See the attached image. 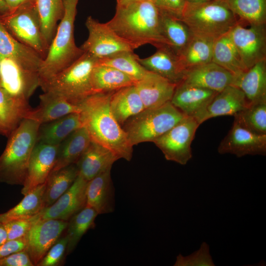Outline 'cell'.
<instances>
[{
    "label": "cell",
    "mask_w": 266,
    "mask_h": 266,
    "mask_svg": "<svg viewBox=\"0 0 266 266\" xmlns=\"http://www.w3.org/2000/svg\"><path fill=\"white\" fill-rule=\"evenodd\" d=\"M9 12L8 8L4 0H0V15H3Z\"/></svg>",
    "instance_id": "50"
},
{
    "label": "cell",
    "mask_w": 266,
    "mask_h": 266,
    "mask_svg": "<svg viewBox=\"0 0 266 266\" xmlns=\"http://www.w3.org/2000/svg\"><path fill=\"white\" fill-rule=\"evenodd\" d=\"M91 141L90 135L83 126L72 133L59 145L56 163L52 171L76 164Z\"/></svg>",
    "instance_id": "29"
},
{
    "label": "cell",
    "mask_w": 266,
    "mask_h": 266,
    "mask_svg": "<svg viewBox=\"0 0 266 266\" xmlns=\"http://www.w3.org/2000/svg\"><path fill=\"white\" fill-rule=\"evenodd\" d=\"M214 40L193 35L179 55L181 64L187 71L212 62Z\"/></svg>",
    "instance_id": "36"
},
{
    "label": "cell",
    "mask_w": 266,
    "mask_h": 266,
    "mask_svg": "<svg viewBox=\"0 0 266 266\" xmlns=\"http://www.w3.org/2000/svg\"><path fill=\"white\" fill-rule=\"evenodd\" d=\"M234 119L252 132L266 135V101L249 105L235 116Z\"/></svg>",
    "instance_id": "41"
},
{
    "label": "cell",
    "mask_w": 266,
    "mask_h": 266,
    "mask_svg": "<svg viewBox=\"0 0 266 266\" xmlns=\"http://www.w3.org/2000/svg\"><path fill=\"white\" fill-rule=\"evenodd\" d=\"M98 215L93 208L86 205L69 219L66 235L68 240L66 256L73 252L86 233L94 228Z\"/></svg>",
    "instance_id": "38"
},
{
    "label": "cell",
    "mask_w": 266,
    "mask_h": 266,
    "mask_svg": "<svg viewBox=\"0 0 266 266\" xmlns=\"http://www.w3.org/2000/svg\"><path fill=\"white\" fill-rule=\"evenodd\" d=\"M106 24L133 50L147 44L156 48L170 46L163 34L161 11L152 0L116 6L114 15Z\"/></svg>",
    "instance_id": "1"
},
{
    "label": "cell",
    "mask_w": 266,
    "mask_h": 266,
    "mask_svg": "<svg viewBox=\"0 0 266 266\" xmlns=\"http://www.w3.org/2000/svg\"><path fill=\"white\" fill-rule=\"evenodd\" d=\"M44 39L49 45L65 13V0H35Z\"/></svg>",
    "instance_id": "33"
},
{
    "label": "cell",
    "mask_w": 266,
    "mask_h": 266,
    "mask_svg": "<svg viewBox=\"0 0 266 266\" xmlns=\"http://www.w3.org/2000/svg\"><path fill=\"white\" fill-rule=\"evenodd\" d=\"M78 175L75 164L52 171L45 182L43 198L44 208L52 205L65 193Z\"/></svg>",
    "instance_id": "32"
},
{
    "label": "cell",
    "mask_w": 266,
    "mask_h": 266,
    "mask_svg": "<svg viewBox=\"0 0 266 266\" xmlns=\"http://www.w3.org/2000/svg\"><path fill=\"white\" fill-rule=\"evenodd\" d=\"M40 219L41 212L31 217L14 220L5 224L7 240L26 236L32 228Z\"/></svg>",
    "instance_id": "44"
},
{
    "label": "cell",
    "mask_w": 266,
    "mask_h": 266,
    "mask_svg": "<svg viewBox=\"0 0 266 266\" xmlns=\"http://www.w3.org/2000/svg\"><path fill=\"white\" fill-rule=\"evenodd\" d=\"M249 105L243 93L231 85L217 93L204 109L194 118L200 125L215 117L225 115L234 117Z\"/></svg>",
    "instance_id": "17"
},
{
    "label": "cell",
    "mask_w": 266,
    "mask_h": 266,
    "mask_svg": "<svg viewBox=\"0 0 266 266\" xmlns=\"http://www.w3.org/2000/svg\"><path fill=\"white\" fill-rule=\"evenodd\" d=\"M234 75L211 62L186 71L182 82L220 92L232 84Z\"/></svg>",
    "instance_id": "20"
},
{
    "label": "cell",
    "mask_w": 266,
    "mask_h": 266,
    "mask_svg": "<svg viewBox=\"0 0 266 266\" xmlns=\"http://www.w3.org/2000/svg\"><path fill=\"white\" fill-rule=\"evenodd\" d=\"M45 182L39 185L24 195V198L16 205L7 211L0 214V223L31 217L41 211L44 208L43 195Z\"/></svg>",
    "instance_id": "34"
},
{
    "label": "cell",
    "mask_w": 266,
    "mask_h": 266,
    "mask_svg": "<svg viewBox=\"0 0 266 266\" xmlns=\"http://www.w3.org/2000/svg\"><path fill=\"white\" fill-rule=\"evenodd\" d=\"M8 8L9 12L17 8L29 3H33L35 2V0H4Z\"/></svg>",
    "instance_id": "48"
},
{
    "label": "cell",
    "mask_w": 266,
    "mask_h": 266,
    "mask_svg": "<svg viewBox=\"0 0 266 266\" xmlns=\"http://www.w3.org/2000/svg\"><path fill=\"white\" fill-rule=\"evenodd\" d=\"M67 238L65 235L60 237L51 247L36 266H59L65 261L67 245Z\"/></svg>",
    "instance_id": "43"
},
{
    "label": "cell",
    "mask_w": 266,
    "mask_h": 266,
    "mask_svg": "<svg viewBox=\"0 0 266 266\" xmlns=\"http://www.w3.org/2000/svg\"><path fill=\"white\" fill-rule=\"evenodd\" d=\"M39 85L38 72L25 67L12 58L0 57V87L10 97L29 102Z\"/></svg>",
    "instance_id": "10"
},
{
    "label": "cell",
    "mask_w": 266,
    "mask_h": 266,
    "mask_svg": "<svg viewBox=\"0 0 266 266\" xmlns=\"http://www.w3.org/2000/svg\"><path fill=\"white\" fill-rule=\"evenodd\" d=\"M39 105L32 108L25 118L32 119L40 124L58 119L69 114L79 113L80 105L73 104L66 99L50 93L39 96Z\"/></svg>",
    "instance_id": "25"
},
{
    "label": "cell",
    "mask_w": 266,
    "mask_h": 266,
    "mask_svg": "<svg viewBox=\"0 0 266 266\" xmlns=\"http://www.w3.org/2000/svg\"><path fill=\"white\" fill-rule=\"evenodd\" d=\"M35 2L21 6L4 15H0V19L15 39L33 49L44 59L49 46L42 33Z\"/></svg>",
    "instance_id": "8"
},
{
    "label": "cell",
    "mask_w": 266,
    "mask_h": 266,
    "mask_svg": "<svg viewBox=\"0 0 266 266\" xmlns=\"http://www.w3.org/2000/svg\"><path fill=\"white\" fill-rule=\"evenodd\" d=\"M138 60L147 70L176 85L184 79L186 71L181 64L179 56L169 46L158 47L152 55L145 58L138 57Z\"/></svg>",
    "instance_id": "18"
},
{
    "label": "cell",
    "mask_w": 266,
    "mask_h": 266,
    "mask_svg": "<svg viewBox=\"0 0 266 266\" xmlns=\"http://www.w3.org/2000/svg\"><path fill=\"white\" fill-rule=\"evenodd\" d=\"M119 159L105 147L91 140L75 164L78 175L87 181L111 168Z\"/></svg>",
    "instance_id": "23"
},
{
    "label": "cell",
    "mask_w": 266,
    "mask_h": 266,
    "mask_svg": "<svg viewBox=\"0 0 266 266\" xmlns=\"http://www.w3.org/2000/svg\"><path fill=\"white\" fill-rule=\"evenodd\" d=\"M111 168L88 182L86 205L99 214L112 213L115 209V189L111 177Z\"/></svg>",
    "instance_id": "21"
},
{
    "label": "cell",
    "mask_w": 266,
    "mask_h": 266,
    "mask_svg": "<svg viewBox=\"0 0 266 266\" xmlns=\"http://www.w3.org/2000/svg\"><path fill=\"white\" fill-rule=\"evenodd\" d=\"M212 62L234 75L246 70L228 33L214 40Z\"/></svg>",
    "instance_id": "35"
},
{
    "label": "cell",
    "mask_w": 266,
    "mask_h": 266,
    "mask_svg": "<svg viewBox=\"0 0 266 266\" xmlns=\"http://www.w3.org/2000/svg\"><path fill=\"white\" fill-rule=\"evenodd\" d=\"M78 175L70 188L54 203L41 211V219H54L68 221L86 206L88 183Z\"/></svg>",
    "instance_id": "15"
},
{
    "label": "cell",
    "mask_w": 266,
    "mask_h": 266,
    "mask_svg": "<svg viewBox=\"0 0 266 266\" xmlns=\"http://www.w3.org/2000/svg\"><path fill=\"white\" fill-rule=\"evenodd\" d=\"M40 125L32 119H24L7 137L5 149L0 156V183L24 185Z\"/></svg>",
    "instance_id": "3"
},
{
    "label": "cell",
    "mask_w": 266,
    "mask_h": 266,
    "mask_svg": "<svg viewBox=\"0 0 266 266\" xmlns=\"http://www.w3.org/2000/svg\"><path fill=\"white\" fill-rule=\"evenodd\" d=\"M68 221L40 219L27 235V250L34 266H36L51 247L66 230Z\"/></svg>",
    "instance_id": "14"
},
{
    "label": "cell",
    "mask_w": 266,
    "mask_h": 266,
    "mask_svg": "<svg viewBox=\"0 0 266 266\" xmlns=\"http://www.w3.org/2000/svg\"><path fill=\"white\" fill-rule=\"evenodd\" d=\"M239 20L248 25L266 23V0H224Z\"/></svg>",
    "instance_id": "40"
},
{
    "label": "cell",
    "mask_w": 266,
    "mask_h": 266,
    "mask_svg": "<svg viewBox=\"0 0 266 266\" xmlns=\"http://www.w3.org/2000/svg\"><path fill=\"white\" fill-rule=\"evenodd\" d=\"M82 127L79 113L69 114L41 124L38 130L36 143L59 145L72 133Z\"/></svg>",
    "instance_id": "27"
},
{
    "label": "cell",
    "mask_w": 266,
    "mask_h": 266,
    "mask_svg": "<svg viewBox=\"0 0 266 266\" xmlns=\"http://www.w3.org/2000/svg\"><path fill=\"white\" fill-rule=\"evenodd\" d=\"M133 51H123L98 59L97 64L114 68L137 81L148 71L138 62Z\"/></svg>",
    "instance_id": "39"
},
{
    "label": "cell",
    "mask_w": 266,
    "mask_h": 266,
    "mask_svg": "<svg viewBox=\"0 0 266 266\" xmlns=\"http://www.w3.org/2000/svg\"><path fill=\"white\" fill-rule=\"evenodd\" d=\"M0 57L12 58L25 67L37 72L43 61L37 52L15 39L5 28L0 19Z\"/></svg>",
    "instance_id": "26"
},
{
    "label": "cell",
    "mask_w": 266,
    "mask_h": 266,
    "mask_svg": "<svg viewBox=\"0 0 266 266\" xmlns=\"http://www.w3.org/2000/svg\"><path fill=\"white\" fill-rule=\"evenodd\" d=\"M218 151L237 157L251 155H266V135L256 134L234 120L228 134L220 142Z\"/></svg>",
    "instance_id": "13"
},
{
    "label": "cell",
    "mask_w": 266,
    "mask_h": 266,
    "mask_svg": "<svg viewBox=\"0 0 266 266\" xmlns=\"http://www.w3.org/2000/svg\"><path fill=\"white\" fill-rule=\"evenodd\" d=\"M98 59L84 52L71 65L40 83L39 87L43 92L53 94L79 105L87 97L95 94L91 77Z\"/></svg>",
    "instance_id": "6"
},
{
    "label": "cell",
    "mask_w": 266,
    "mask_h": 266,
    "mask_svg": "<svg viewBox=\"0 0 266 266\" xmlns=\"http://www.w3.org/2000/svg\"><path fill=\"white\" fill-rule=\"evenodd\" d=\"M78 1L65 0L64 16L38 71L40 84L69 66L84 53L76 45L74 36Z\"/></svg>",
    "instance_id": "4"
},
{
    "label": "cell",
    "mask_w": 266,
    "mask_h": 266,
    "mask_svg": "<svg viewBox=\"0 0 266 266\" xmlns=\"http://www.w3.org/2000/svg\"><path fill=\"white\" fill-rule=\"evenodd\" d=\"M0 266H34L27 249L0 259Z\"/></svg>",
    "instance_id": "46"
},
{
    "label": "cell",
    "mask_w": 266,
    "mask_h": 266,
    "mask_svg": "<svg viewBox=\"0 0 266 266\" xmlns=\"http://www.w3.org/2000/svg\"><path fill=\"white\" fill-rule=\"evenodd\" d=\"M154 2L161 11L180 19L186 3L185 0H154Z\"/></svg>",
    "instance_id": "45"
},
{
    "label": "cell",
    "mask_w": 266,
    "mask_h": 266,
    "mask_svg": "<svg viewBox=\"0 0 266 266\" xmlns=\"http://www.w3.org/2000/svg\"><path fill=\"white\" fill-rule=\"evenodd\" d=\"M27 235L18 239L7 240L0 244V259L13 253L27 249Z\"/></svg>",
    "instance_id": "47"
},
{
    "label": "cell",
    "mask_w": 266,
    "mask_h": 266,
    "mask_svg": "<svg viewBox=\"0 0 266 266\" xmlns=\"http://www.w3.org/2000/svg\"><path fill=\"white\" fill-rule=\"evenodd\" d=\"M217 93L181 82L176 85L170 102L185 116L194 117L204 109Z\"/></svg>",
    "instance_id": "22"
},
{
    "label": "cell",
    "mask_w": 266,
    "mask_h": 266,
    "mask_svg": "<svg viewBox=\"0 0 266 266\" xmlns=\"http://www.w3.org/2000/svg\"><path fill=\"white\" fill-rule=\"evenodd\" d=\"M161 13L163 34L170 47L179 56L194 35L180 18L162 11Z\"/></svg>",
    "instance_id": "37"
},
{
    "label": "cell",
    "mask_w": 266,
    "mask_h": 266,
    "mask_svg": "<svg viewBox=\"0 0 266 266\" xmlns=\"http://www.w3.org/2000/svg\"><path fill=\"white\" fill-rule=\"evenodd\" d=\"M200 125L194 117L185 116L153 142L167 160L185 165L192 157L191 145Z\"/></svg>",
    "instance_id": "9"
},
{
    "label": "cell",
    "mask_w": 266,
    "mask_h": 266,
    "mask_svg": "<svg viewBox=\"0 0 266 266\" xmlns=\"http://www.w3.org/2000/svg\"><path fill=\"white\" fill-rule=\"evenodd\" d=\"M185 1L187 3H200L205 2L211 0H185Z\"/></svg>",
    "instance_id": "52"
},
{
    "label": "cell",
    "mask_w": 266,
    "mask_h": 266,
    "mask_svg": "<svg viewBox=\"0 0 266 266\" xmlns=\"http://www.w3.org/2000/svg\"><path fill=\"white\" fill-rule=\"evenodd\" d=\"M91 80L95 93L113 92L123 88L133 86L136 82L128 75L114 68L97 63L93 68Z\"/></svg>",
    "instance_id": "31"
},
{
    "label": "cell",
    "mask_w": 266,
    "mask_h": 266,
    "mask_svg": "<svg viewBox=\"0 0 266 266\" xmlns=\"http://www.w3.org/2000/svg\"><path fill=\"white\" fill-rule=\"evenodd\" d=\"M143 0H116V6H123L135 1ZM154 1V0H151Z\"/></svg>",
    "instance_id": "51"
},
{
    "label": "cell",
    "mask_w": 266,
    "mask_h": 266,
    "mask_svg": "<svg viewBox=\"0 0 266 266\" xmlns=\"http://www.w3.org/2000/svg\"><path fill=\"white\" fill-rule=\"evenodd\" d=\"M85 26L88 36L80 47L84 52L100 59L120 52L133 51L132 46L113 32L106 23H100L90 16L85 21Z\"/></svg>",
    "instance_id": "12"
},
{
    "label": "cell",
    "mask_w": 266,
    "mask_h": 266,
    "mask_svg": "<svg viewBox=\"0 0 266 266\" xmlns=\"http://www.w3.org/2000/svg\"><path fill=\"white\" fill-rule=\"evenodd\" d=\"M232 85L243 93L249 105L266 101V59L234 75Z\"/></svg>",
    "instance_id": "24"
},
{
    "label": "cell",
    "mask_w": 266,
    "mask_h": 266,
    "mask_svg": "<svg viewBox=\"0 0 266 266\" xmlns=\"http://www.w3.org/2000/svg\"><path fill=\"white\" fill-rule=\"evenodd\" d=\"M176 85L148 70L136 81L134 86L145 109L156 108L170 101Z\"/></svg>",
    "instance_id": "19"
},
{
    "label": "cell",
    "mask_w": 266,
    "mask_h": 266,
    "mask_svg": "<svg viewBox=\"0 0 266 266\" xmlns=\"http://www.w3.org/2000/svg\"><path fill=\"white\" fill-rule=\"evenodd\" d=\"M181 19L194 35L213 40L229 33L240 21L224 0L186 2Z\"/></svg>",
    "instance_id": "5"
},
{
    "label": "cell",
    "mask_w": 266,
    "mask_h": 266,
    "mask_svg": "<svg viewBox=\"0 0 266 266\" xmlns=\"http://www.w3.org/2000/svg\"><path fill=\"white\" fill-rule=\"evenodd\" d=\"M109 105L114 117L121 126L145 109L134 85L114 92L110 97Z\"/></svg>",
    "instance_id": "28"
},
{
    "label": "cell",
    "mask_w": 266,
    "mask_h": 266,
    "mask_svg": "<svg viewBox=\"0 0 266 266\" xmlns=\"http://www.w3.org/2000/svg\"><path fill=\"white\" fill-rule=\"evenodd\" d=\"M31 109L29 102L12 98L0 87V134L8 137Z\"/></svg>",
    "instance_id": "30"
},
{
    "label": "cell",
    "mask_w": 266,
    "mask_h": 266,
    "mask_svg": "<svg viewBox=\"0 0 266 266\" xmlns=\"http://www.w3.org/2000/svg\"><path fill=\"white\" fill-rule=\"evenodd\" d=\"M59 145L36 143L31 156L26 179L21 190L24 196L46 182L55 166Z\"/></svg>",
    "instance_id": "16"
},
{
    "label": "cell",
    "mask_w": 266,
    "mask_h": 266,
    "mask_svg": "<svg viewBox=\"0 0 266 266\" xmlns=\"http://www.w3.org/2000/svg\"><path fill=\"white\" fill-rule=\"evenodd\" d=\"M185 116L170 101L160 106L143 110L129 119L123 129L132 146L153 142Z\"/></svg>",
    "instance_id": "7"
},
{
    "label": "cell",
    "mask_w": 266,
    "mask_h": 266,
    "mask_svg": "<svg viewBox=\"0 0 266 266\" xmlns=\"http://www.w3.org/2000/svg\"><path fill=\"white\" fill-rule=\"evenodd\" d=\"M7 240V234L4 224L0 223V244Z\"/></svg>",
    "instance_id": "49"
},
{
    "label": "cell",
    "mask_w": 266,
    "mask_h": 266,
    "mask_svg": "<svg viewBox=\"0 0 266 266\" xmlns=\"http://www.w3.org/2000/svg\"><path fill=\"white\" fill-rule=\"evenodd\" d=\"M249 25L239 21L228 33L246 70L266 59V24Z\"/></svg>",
    "instance_id": "11"
},
{
    "label": "cell",
    "mask_w": 266,
    "mask_h": 266,
    "mask_svg": "<svg viewBox=\"0 0 266 266\" xmlns=\"http://www.w3.org/2000/svg\"><path fill=\"white\" fill-rule=\"evenodd\" d=\"M214 266L212 258L209 252V246L203 242L199 250L191 255L183 256L179 254L177 257L174 266Z\"/></svg>",
    "instance_id": "42"
},
{
    "label": "cell",
    "mask_w": 266,
    "mask_h": 266,
    "mask_svg": "<svg viewBox=\"0 0 266 266\" xmlns=\"http://www.w3.org/2000/svg\"><path fill=\"white\" fill-rule=\"evenodd\" d=\"M113 92L97 93L89 96L79 104V114L91 140L110 150L119 159L130 161L133 146L110 108Z\"/></svg>",
    "instance_id": "2"
}]
</instances>
